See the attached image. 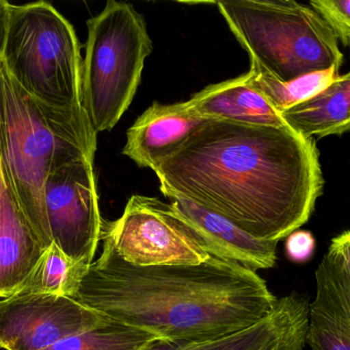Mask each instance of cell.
I'll list each match as a JSON object with an SVG mask.
<instances>
[{"label": "cell", "mask_w": 350, "mask_h": 350, "mask_svg": "<svg viewBox=\"0 0 350 350\" xmlns=\"http://www.w3.org/2000/svg\"><path fill=\"white\" fill-rule=\"evenodd\" d=\"M46 250L5 183L0 199V298L22 291Z\"/></svg>", "instance_id": "cell-13"}, {"label": "cell", "mask_w": 350, "mask_h": 350, "mask_svg": "<svg viewBox=\"0 0 350 350\" xmlns=\"http://www.w3.org/2000/svg\"><path fill=\"white\" fill-rule=\"evenodd\" d=\"M170 199L174 213L211 256L230 261L255 273L275 266L279 242L257 240L226 218L191 201Z\"/></svg>", "instance_id": "cell-11"}, {"label": "cell", "mask_w": 350, "mask_h": 350, "mask_svg": "<svg viewBox=\"0 0 350 350\" xmlns=\"http://www.w3.org/2000/svg\"><path fill=\"white\" fill-rule=\"evenodd\" d=\"M0 59L35 100L62 110H84L79 40L71 23L49 2L10 4Z\"/></svg>", "instance_id": "cell-5"}, {"label": "cell", "mask_w": 350, "mask_h": 350, "mask_svg": "<svg viewBox=\"0 0 350 350\" xmlns=\"http://www.w3.org/2000/svg\"><path fill=\"white\" fill-rule=\"evenodd\" d=\"M10 6V2L5 1V0H0V58H1L2 51H3L6 32H8Z\"/></svg>", "instance_id": "cell-23"}, {"label": "cell", "mask_w": 350, "mask_h": 350, "mask_svg": "<svg viewBox=\"0 0 350 350\" xmlns=\"http://www.w3.org/2000/svg\"><path fill=\"white\" fill-rule=\"evenodd\" d=\"M102 238L137 266L202 264L211 256L170 205L144 195H133L118 219L103 221Z\"/></svg>", "instance_id": "cell-7"}, {"label": "cell", "mask_w": 350, "mask_h": 350, "mask_svg": "<svg viewBox=\"0 0 350 350\" xmlns=\"http://www.w3.org/2000/svg\"><path fill=\"white\" fill-rule=\"evenodd\" d=\"M310 304L297 293L278 298L269 316L244 330L205 341L157 339L141 350H304Z\"/></svg>", "instance_id": "cell-10"}, {"label": "cell", "mask_w": 350, "mask_h": 350, "mask_svg": "<svg viewBox=\"0 0 350 350\" xmlns=\"http://www.w3.org/2000/svg\"><path fill=\"white\" fill-rule=\"evenodd\" d=\"M340 69L330 68L325 71L314 72L292 82H282L251 64L247 72V84L265 99L267 103L281 114L283 111L312 98L330 86L339 75Z\"/></svg>", "instance_id": "cell-17"}, {"label": "cell", "mask_w": 350, "mask_h": 350, "mask_svg": "<svg viewBox=\"0 0 350 350\" xmlns=\"http://www.w3.org/2000/svg\"><path fill=\"white\" fill-rule=\"evenodd\" d=\"M251 64L282 82L340 69L345 55L326 21L295 0L216 2Z\"/></svg>", "instance_id": "cell-4"}, {"label": "cell", "mask_w": 350, "mask_h": 350, "mask_svg": "<svg viewBox=\"0 0 350 350\" xmlns=\"http://www.w3.org/2000/svg\"><path fill=\"white\" fill-rule=\"evenodd\" d=\"M181 103L189 112L206 121L289 127L281 114L247 84L246 74L207 86Z\"/></svg>", "instance_id": "cell-14"}, {"label": "cell", "mask_w": 350, "mask_h": 350, "mask_svg": "<svg viewBox=\"0 0 350 350\" xmlns=\"http://www.w3.org/2000/svg\"><path fill=\"white\" fill-rule=\"evenodd\" d=\"M82 62V106L96 135L111 131L131 106L153 45L144 16L109 0L88 21Z\"/></svg>", "instance_id": "cell-6"}, {"label": "cell", "mask_w": 350, "mask_h": 350, "mask_svg": "<svg viewBox=\"0 0 350 350\" xmlns=\"http://www.w3.org/2000/svg\"><path fill=\"white\" fill-rule=\"evenodd\" d=\"M308 342L312 350H350V328L340 318L310 304Z\"/></svg>", "instance_id": "cell-20"}, {"label": "cell", "mask_w": 350, "mask_h": 350, "mask_svg": "<svg viewBox=\"0 0 350 350\" xmlns=\"http://www.w3.org/2000/svg\"><path fill=\"white\" fill-rule=\"evenodd\" d=\"M310 305L340 318L350 328V229L333 238L316 271Z\"/></svg>", "instance_id": "cell-16"}, {"label": "cell", "mask_w": 350, "mask_h": 350, "mask_svg": "<svg viewBox=\"0 0 350 350\" xmlns=\"http://www.w3.org/2000/svg\"><path fill=\"white\" fill-rule=\"evenodd\" d=\"M286 240V255L292 262H308L316 250V240L312 232L297 229Z\"/></svg>", "instance_id": "cell-22"}, {"label": "cell", "mask_w": 350, "mask_h": 350, "mask_svg": "<svg viewBox=\"0 0 350 350\" xmlns=\"http://www.w3.org/2000/svg\"><path fill=\"white\" fill-rule=\"evenodd\" d=\"M88 271L51 245L20 293L49 294L73 299Z\"/></svg>", "instance_id": "cell-18"}, {"label": "cell", "mask_w": 350, "mask_h": 350, "mask_svg": "<svg viewBox=\"0 0 350 350\" xmlns=\"http://www.w3.org/2000/svg\"><path fill=\"white\" fill-rule=\"evenodd\" d=\"M111 321L72 298L16 294L0 300V349L44 350Z\"/></svg>", "instance_id": "cell-9"}, {"label": "cell", "mask_w": 350, "mask_h": 350, "mask_svg": "<svg viewBox=\"0 0 350 350\" xmlns=\"http://www.w3.org/2000/svg\"><path fill=\"white\" fill-rule=\"evenodd\" d=\"M5 187V180H4L3 173H2L1 164H0V199H1L2 192Z\"/></svg>", "instance_id": "cell-24"}, {"label": "cell", "mask_w": 350, "mask_h": 350, "mask_svg": "<svg viewBox=\"0 0 350 350\" xmlns=\"http://www.w3.org/2000/svg\"><path fill=\"white\" fill-rule=\"evenodd\" d=\"M159 337L111 321L92 330L68 337L44 350H141Z\"/></svg>", "instance_id": "cell-19"}, {"label": "cell", "mask_w": 350, "mask_h": 350, "mask_svg": "<svg viewBox=\"0 0 350 350\" xmlns=\"http://www.w3.org/2000/svg\"><path fill=\"white\" fill-rule=\"evenodd\" d=\"M96 150V134L85 111L62 110L35 100L10 77L0 59V164L6 184L44 246L45 180L78 158L94 160Z\"/></svg>", "instance_id": "cell-3"}, {"label": "cell", "mask_w": 350, "mask_h": 350, "mask_svg": "<svg viewBox=\"0 0 350 350\" xmlns=\"http://www.w3.org/2000/svg\"><path fill=\"white\" fill-rule=\"evenodd\" d=\"M207 121L189 112L181 102H155L129 127L122 153L141 168L154 171Z\"/></svg>", "instance_id": "cell-12"}, {"label": "cell", "mask_w": 350, "mask_h": 350, "mask_svg": "<svg viewBox=\"0 0 350 350\" xmlns=\"http://www.w3.org/2000/svg\"><path fill=\"white\" fill-rule=\"evenodd\" d=\"M168 199L191 201L257 240L280 242L324 192L316 139L290 127L209 121L155 170Z\"/></svg>", "instance_id": "cell-1"}, {"label": "cell", "mask_w": 350, "mask_h": 350, "mask_svg": "<svg viewBox=\"0 0 350 350\" xmlns=\"http://www.w3.org/2000/svg\"><path fill=\"white\" fill-rule=\"evenodd\" d=\"M103 240L73 299L170 341H205L249 328L278 298L255 271L210 256L196 265L137 266Z\"/></svg>", "instance_id": "cell-2"}, {"label": "cell", "mask_w": 350, "mask_h": 350, "mask_svg": "<svg viewBox=\"0 0 350 350\" xmlns=\"http://www.w3.org/2000/svg\"><path fill=\"white\" fill-rule=\"evenodd\" d=\"M310 5L326 21L338 42L350 49V0H312Z\"/></svg>", "instance_id": "cell-21"}, {"label": "cell", "mask_w": 350, "mask_h": 350, "mask_svg": "<svg viewBox=\"0 0 350 350\" xmlns=\"http://www.w3.org/2000/svg\"><path fill=\"white\" fill-rule=\"evenodd\" d=\"M45 246L55 245L90 268L102 238L94 158L73 160L49 175L44 185Z\"/></svg>", "instance_id": "cell-8"}, {"label": "cell", "mask_w": 350, "mask_h": 350, "mask_svg": "<svg viewBox=\"0 0 350 350\" xmlns=\"http://www.w3.org/2000/svg\"><path fill=\"white\" fill-rule=\"evenodd\" d=\"M281 116L304 137L323 139L350 134V71L312 98L283 111Z\"/></svg>", "instance_id": "cell-15"}]
</instances>
